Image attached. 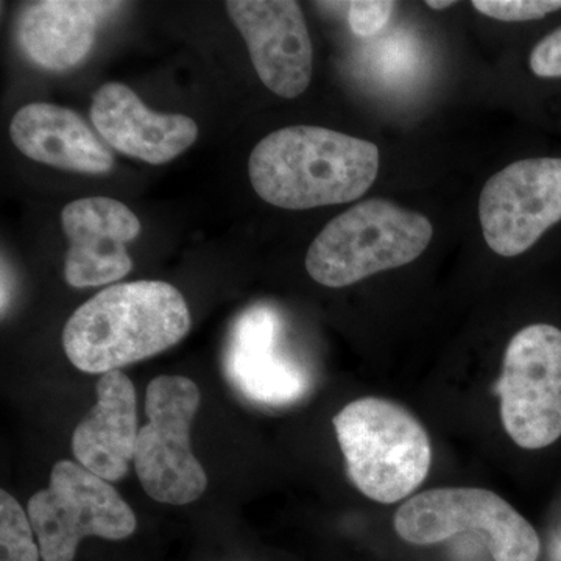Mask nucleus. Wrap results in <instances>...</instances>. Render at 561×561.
I'll list each match as a JSON object with an SVG mask.
<instances>
[{
  "label": "nucleus",
  "mask_w": 561,
  "mask_h": 561,
  "mask_svg": "<svg viewBox=\"0 0 561 561\" xmlns=\"http://www.w3.org/2000/svg\"><path fill=\"white\" fill-rule=\"evenodd\" d=\"M91 121L113 149L153 165L175 160L198 138L192 117L154 113L122 83L102 84L94 92Z\"/></svg>",
  "instance_id": "12"
},
{
  "label": "nucleus",
  "mask_w": 561,
  "mask_h": 561,
  "mask_svg": "<svg viewBox=\"0 0 561 561\" xmlns=\"http://www.w3.org/2000/svg\"><path fill=\"white\" fill-rule=\"evenodd\" d=\"M479 219L494 253H526L561 221V158H529L494 173L481 192Z\"/></svg>",
  "instance_id": "9"
},
{
  "label": "nucleus",
  "mask_w": 561,
  "mask_h": 561,
  "mask_svg": "<svg viewBox=\"0 0 561 561\" xmlns=\"http://www.w3.org/2000/svg\"><path fill=\"white\" fill-rule=\"evenodd\" d=\"M201 402L197 383L184 376H158L147 387L149 423L139 430L133 465L151 500L186 505L205 493L208 476L191 449V427Z\"/></svg>",
  "instance_id": "5"
},
{
  "label": "nucleus",
  "mask_w": 561,
  "mask_h": 561,
  "mask_svg": "<svg viewBox=\"0 0 561 561\" xmlns=\"http://www.w3.org/2000/svg\"><path fill=\"white\" fill-rule=\"evenodd\" d=\"M61 225L69 241L65 265L69 286H105L131 272L127 243L138 238L142 227L127 205L110 197L80 198L65 206Z\"/></svg>",
  "instance_id": "11"
},
{
  "label": "nucleus",
  "mask_w": 561,
  "mask_h": 561,
  "mask_svg": "<svg viewBox=\"0 0 561 561\" xmlns=\"http://www.w3.org/2000/svg\"><path fill=\"white\" fill-rule=\"evenodd\" d=\"M531 72L541 79L561 77V27L546 36L530 54Z\"/></svg>",
  "instance_id": "20"
},
{
  "label": "nucleus",
  "mask_w": 561,
  "mask_h": 561,
  "mask_svg": "<svg viewBox=\"0 0 561 561\" xmlns=\"http://www.w3.org/2000/svg\"><path fill=\"white\" fill-rule=\"evenodd\" d=\"M117 3L44 0L22 14L20 39L36 65L49 70H66L79 65L92 49L98 27V11Z\"/></svg>",
  "instance_id": "16"
},
{
  "label": "nucleus",
  "mask_w": 561,
  "mask_h": 561,
  "mask_svg": "<svg viewBox=\"0 0 561 561\" xmlns=\"http://www.w3.org/2000/svg\"><path fill=\"white\" fill-rule=\"evenodd\" d=\"M276 319L272 312H250L239 323L228 351L230 383L247 400L264 405H289L308 393V373L297 362L276 353Z\"/></svg>",
  "instance_id": "14"
},
{
  "label": "nucleus",
  "mask_w": 561,
  "mask_h": 561,
  "mask_svg": "<svg viewBox=\"0 0 561 561\" xmlns=\"http://www.w3.org/2000/svg\"><path fill=\"white\" fill-rule=\"evenodd\" d=\"M346 474L368 500L394 504L419 489L432 463L430 435L408 409L360 398L332 419Z\"/></svg>",
  "instance_id": "3"
},
{
  "label": "nucleus",
  "mask_w": 561,
  "mask_h": 561,
  "mask_svg": "<svg viewBox=\"0 0 561 561\" xmlns=\"http://www.w3.org/2000/svg\"><path fill=\"white\" fill-rule=\"evenodd\" d=\"M232 24L249 47L251 62L265 87L295 99L312 80L313 49L300 3L294 0H230Z\"/></svg>",
  "instance_id": "10"
},
{
  "label": "nucleus",
  "mask_w": 561,
  "mask_h": 561,
  "mask_svg": "<svg viewBox=\"0 0 561 561\" xmlns=\"http://www.w3.org/2000/svg\"><path fill=\"white\" fill-rule=\"evenodd\" d=\"M379 149L321 127L280 128L251 151V186L262 201L302 210L360 198L378 179Z\"/></svg>",
  "instance_id": "1"
},
{
  "label": "nucleus",
  "mask_w": 561,
  "mask_h": 561,
  "mask_svg": "<svg viewBox=\"0 0 561 561\" xmlns=\"http://www.w3.org/2000/svg\"><path fill=\"white\" fill-rule=\"evenodd\" d=\"M394 530L411 545H437L476 530L485 537L494 561H537L540 537L500 494L483 489H435L398 508Z\"/></svg>",
  "instance_id": "7"
},
{
  "label": "nucleus",
  "mask_w": 561,
  "mask_h": 561,
  "mask_svg": "<svg viewBox=\"0 0 561 561\" xmlns=\"http://www.w3.org/2000/svg\"><path fill=\"white\" fill-rule=\"evenodd\" d=\"M434 228L427 217L371 198L332 219L313 239L306 271L321 286L341 289L419 260Z\"/></svg>",
  "instance_id": "4"
},
{
  "label": "nucleus",
  "mask_w": 561,
  "mask_h": 561,
  "mask_svg": "<svg viewBox=\"0 0 561 561\" xmlns=\"http://www.w3.org/2000/svg\"><path fill=\"white\" fill-rule=\"evenodd\" d=\"M479 13L502 22L541 20L561 10V0H472Z\"/></svg>",
  "instance_id": "18"
},
{
  "label": "nucleus",
  "mask_w": 561,
  "mask_h": 561,
  "mask_svg": "<svg viewBox=\"0 0 561 561\" xmlns=\"http://www.w3.org/2000/svg\"><path fill=\"white\" fill-rule=\"evenodd\" d=\"M28 518L44 561H73L81 540L121 541L136 530V516L105 479L70 460L50 472L49 486L28 500Z\"/></svg>",
  "instance_id": "6"
},
{
  "label": "nucleus",
  "mask_w": 561,
  "mask_h": 561,
  "mask_svg": "<svg viewBox=\"0 0 561 561\" xmlns=\"http://www.w3.org/2000/svg\"><path fill=\"white\" fill-rule=\"evenodd\" d=\"M28 513L5 490L0 491V549L5 561H39V546L33 540Z\"/></svg>",
  "instance_id": "17"
},
{
  "label": "nucleus",
  "mask_w": 561,
  "mask_h": 561,
  "mask_svg": "<svg viewBox=\"0 0 561 561\" xmlns=\"http://www.w3.org/2000/svg\"><path fill=\"white\" fill-rule=\"evenodd\" d=\"M94 408L77 424L70 440L73 457L108 482L130 471L138 443V402L131 379L121 370L105 373L95 383Z\"/></svg>",
  "instance_id": "13"
},
{
  "label": "nucleus",
  "mask_w": 561,
  "mask_h": 561,
  "mask_svg": "<svg viewBox=\"0 0 561 561\" xmlns=\"http://www.w3.org/2000/svg\"><path fill=\"white\" fill-rule=\"evenodd\" d=\"M10 138L31 160L80 173H106L114 157L76 111L31 103L22 106L10 124Z\"/></svg>",
  "instance_id": "15"
},
{
  "label": "nucleus",
  "mask_w": 561,
  "mask_h": 561,
  "mask_svg": "<svg viewBox=\"0 0 561 561\" xmlns=\"http://www.w3.org/2000/svg\"><path fill=\"white\" fill-rule=\"evenodd\" d=\"M190 330V306L176 287L135 280L81 305L66 321L62 348L80 371L105 375L172 348Z\"/></svg>",
  "instance_id": "2"
},
{
  "label": "nucleus",
  "mask_w": 561,
  "mask_h": 561,
  "mask_svg": "<svg viewBox=\"0 0 561 561\" xmlns=\"http://www.w3.org/2000/svg\"><path fill=\"white\" fill-rule=\"evenodd\" d=\"M0 561H5V560H0Z\"/></svg>",
  "instance_id": "22"
},
{
  "label": "nucleus",
  "mask_w": 561,
  "mask_h": 561,
  "mask_svg": "<svg viewBox=\"0 0 561 561\" xmlns=\"http://www.w3.org/2000/svg\"><path fill=\"white\" fill-rule=\"evenodd\" d=\"M389 0H357L350 3L348 21L351 31L357 36H371L381 32L393 13Z\"/></svg>",
  "instance_id": "19"
},
{
  "label": "nucleus",
  "mask_w": 561,
  "mask_h": 561,
  "mask_svg": "<svg viewBox=\"0 0 561 561\" xmlns=\"http://www.w3.org/2000/svg\"><path fill=\"white\" fill-rule=\"evenodd\" d=\"M456 5L454 0H449V2H438V0H430L427 2V7H431L432 10H445L449 9V7Z\"/></svg>",
  "instance_id": "21"
},
{
  "label": "nucleus",
  "mask_w": 561,
  "mask_h": 561,
  "mask_svg": "<svg viewBox=\"0 0 561 561\" xmlns=\"http://www.w3.org/2000/svg\"><path fill=\"white\" fill-rule=\"evenodd\" d=\"M502 426L519 448L542 449L561 437V330L530 324L513 335L496 383Z\"/></svg>",
  "instance_id": "8"
}]
</instances>
